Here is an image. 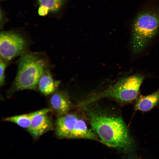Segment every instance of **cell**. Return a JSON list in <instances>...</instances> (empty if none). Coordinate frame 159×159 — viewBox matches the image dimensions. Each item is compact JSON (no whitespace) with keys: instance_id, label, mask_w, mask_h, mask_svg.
<instances>
[{"instance_id":"obj_1","label":"cell","mask_w":159,"mask_h":159,"mask_svg":"<svg viewBox=\"0 0 159 159\" xmlns=\"http://www.w3.org/2000/svg\"><path fill=\"white\" fill-rule=\"evenodd\" d=\"M83 108L91 129L98 136L100 142L109 147L125 151L132 148L133 140L121 117Z\"/></svg>"},{"instance_id":"obj_2","label":"cell","mask_w":159,"mask_h":159,"mask_svg":"<svg viewBox=\"0 0 159 159\" xmlns=\"http://www.w3.org/2000/svg\"><path fill=\"white\" fill-rule=\"evenodd\" d=\"M47 67L45 56L41 53L26 52L18 64L16 75L12 85L14 91L34 90L44 71Z\"/></svg>"},{"instance_id":"obj_3","label":"cell","mask_w":159,"mask_h":159,"mask_svg":"<svg viewBox=\"0 0 159 159\" xmlns=\"http://www.w3.org/2000/svg\"><path fill=\"white\" fill-rule=\"evenodd\" d=\"M159 32V9L148 8L139 13L132 25L131 44L135 53L141 52Z\"/></svg>"},{"instance_id":"obj_4","label":"cell","mask_w":159,"mask_h":159,"mask_svg":"<svg viewBox=\"0 0 159 159\" xmlns=\"http://www.w3.org/2000/svg\"><path fill=\"white\" fill-rule=\"evenodd\" d=\"M144 79L139 75H130L123 78L115 84L92 95L79 103L81 107L86 106L104 98H112L123 102L135 99Z\"/></svg>"},{"instance_id":"obj_5","label":"cell","mask_w":159,"mask_h":159,"mask_svg":"<svg viewBox=\"0 0 159 159\" xmlns=\"http://www.w3.org/2000/svg\"><path fill=\"white\" fill-rule=\"evenodd\" d=\"M28 47L26 39L19 34L11 32H4L0 34L1 57L11 60L26 52Z\"/></svg>"},{"instance_id":"obj_6","label":"cell","mask_w":159,"mask_h":159,"mask_svg":"<svg viewBox=\"0 0 159 159\" xmlns=\"http://www.w3.org/2000/svg\"><path fill=\"white\" fill-rule=\"evenodd\" d=\"M78 117L73 114H67L59 117L56 123V133L61 138H69Z\"/></svg>"},{"instance_id":"obj_7","label":"cell","mask_w":159,"mask_h":159,"mask_svg":"<svg viewBox=\"0 0 159 159\" xmlns=\"http://www.w3.org/2000/svg\"><path fill=\"white\" fill-rule=\"evenodd\" d=\"M50 103L59 117L67 114L71 106L68 93L66 91L57 92L53 94L50 99Z\"/></svg>"},{"instance_id":"obj_8","label":"cell","mask_w":159,"mask_h":159,"mask_svg":"<svg viewBox=\"0 0 159 159\" xmlns=\"http://www.w3.org/2000/svg\"><path fill=\"white\" fill-rule=\"evenodd\" d=\"M47 114L37 115L32 120L27 128L33 137L37 138L52 128V123Z\"/></svg>"},{"instance_id":"obj_9","label":"cell","mask_w":159,"mask_h":159,"mask_svg":"<svg viewBox=\"0 0 159 159\" xmlns=\"http://www.w3.org/2000/svg\"><path fill=\"white\" fill-rule=\"evenodd\" d=\"M70 139H84L100 141L97 135L89 130L82 119L78 118L69 138Z\"/></svg>"},{"instance_id":"obj_10","label":"cell","mask_w":159,"mask_h":159,"mask_svg":"<svg viewBox=\"0 0 159 159\" xmlns=\"http://www.w3.org/2000/svg\"><path fill=\"white\" fill-rule=\"evenodd\" d=\"M51 111L49 108L43 109L29 113L6 117L4 119V120L15 123L21 127L27 129L35 116L40 114H47Z\"/></svg>"},{"instance_id":"obj_11","label":"cell","mask_w":159,"mask_h":159,"mask_svg":"<svg viewBox=\"0 0 159 159\" xmlns=\"http://www.w3.org/2000/svg\"><path fill=\"white\" fill-rule=\"evenodd\" d=\"M59 83V81L53 80L49 70L47 67L39 78L37 86L39 91L46 95L54 92Z\"/></svg>"},{"instance_id":"obj_12","label":"cell","mask_w":159,"mask_h":159,"mask_svg":"<svg viewBox=\"0 0 159 159\" xmlns=\"http://www.w3.org/2000/svg\"><path fill=\"white\" fill-rule=\"evenodd\" d=\"M159 103V89L153 93L141 96L138 100L135 108L137 110L145 112L149 111Z\"/></svg>"},{"instance_id":"obj_13","label":"cell","mask_w":159,"mask_h":159,"mask_svg":"<svg viewBox=\"0 0 159 159\" xmlns=\"http://www.w3.org/2000/svg\"><path fill=\"white\" fill-rule=\"evenodd\" d=\"M69 0H38L40 6L47 8L49 11L57 12L59 11Z\"/></svg>"},{"instance_id":"obj_14","label":"cell","mask_w":159,"mask_h":159,"mask_svg":"<svg viewBox=\"0 0 159 159\" xmlns=\"http://www.w3.org/2000/svg\"><path fill=\"white\" fill-rule=\"evenodd\" d=\"M6 60L1 57L0 60V86H3L5 84V70L7 64Z\"/></svg>"},{"instance_id":"obj_15","label":"cell","mask_w":159,"mask_h":159,"mask_svg":"<svg viewBox=\"0 0 159 159\" xmlns=\"http://www.w3.org/2000/svg\"><path fill=\"white\" fill-rule=\"evenodd\" d=\"M49 9L46 7L40 6L38 9V13L41 16H44L47 14Z\"/></svg>"}]
</instances>
